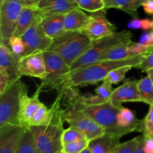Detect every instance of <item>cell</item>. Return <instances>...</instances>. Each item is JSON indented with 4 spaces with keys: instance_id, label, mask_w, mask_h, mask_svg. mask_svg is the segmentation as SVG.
Instances as JSON below:
<instances>
[{
    "instance_id": "obj_46",
    "label": "cell",
    "mask_w": 153,
    "mask_h": 153,
    "mask_svg": "<svg viewBox=\"0 0 153 153\" xmlns=\"http://www.w3.org/2000/svg\"><path fill=\"white\" fill-rule=\"evenodd\" d=\"M68 1L71 3H73V4H76V2H77V0H68Z\"/></svg>"
},
{
    "instance_id": "obj_20",
    "label": "cell",
    "mask_w": 153,
    "mask_h": 153,
    "mask_svg": "<svg viewBox=\"0 0 153 153\" xmlns=\"http://www.w3.org/2000/svg\"><path fill=\"white\" fill-rule=\"evenodd\" d=\"M91 19L90 14L85 13L82 9L77 7L64 14L65 31H84Z\"/></svg>"
},
{
    "instance_id": "obj_42",
    "label": "cell",
    "mask_w": 153,
    "mask_h": 153,
    "mask_svg": "<svg viewBox=\"0 0 153 153\" xmlns=\"http://www.w3.org/2000/svg\"><path fill=\"white\" fill-rule=\"evenodd\" d=\"M19 1H21V3L25 7H37L41 0H19Z\"/></svg>"
},
{
    "instance_id": "obj_3",
    "label": "cell",
    "mask_w": 153,
    "mask_h": 153,
    "mask_svg": "<svg viewBox=\"0 0 153 153\" xmlns=\"http://www.w3.org/2000/svg\"><path fill=\"white\" fill-rule=\"evenodd\" d=\"M91 39L83 31H65L53 39L48 50L59 55L70 67L92 45Z\"/></svg>"
},
{
    "instance_id": "obj_10",
    "label": "cell",
    "mask_w": 153,
    "mask_h": 153,
    "mask_svg": "<svg viewBox=\"0 0 153 153\" xmlns=\"http://www.w3.org/2000/svg\"><path fill=\"white\" fill-rule=\"evenodd\" d=\"M43 19H37L36 22H34L21 37L25 46V52L22 57L36 52H43L47 51L52 46L53 39L48 37L43 32L40 25V22Z\"/></svg>"
},
{
    "instance_id": "obj_43",
    "label": "cell",
    "mask_w": 153,
    "mask_h": 153,
    "mask_svg": "<svg viewBox=\"0 0 153 153\" xmlns=\"http://www.w3.org/2000/svg\"><path fill=\"white\" fill-rule=\"evenodd\" d=\"M143 134L140 135V141H139L138 145H137V148H136L135 151L134 153H144L143 150Z\"/></svg>"
},
{
    "instance_id": "obj_31",
    "label": "cell",
    "mask_w": 153,
    "mask_h": 153,
    "mask_svg": "<svg viewBox=\"0 0 153 153\" xmlns=\"http://www.w3.org/2000/svg\"><path fill=\"white\" fill-rule=\"evenodd\" d=\"M85 138H87V137L84 133H82V131H79L77 128H74V127L70 126L69 128L64 129L63 131L61 140H62L63 145L64 143H70V142L76 141V140Z\"/></svg>"
},
{
    "instance_id": "obj_28",
    "label": "cell",
    "mask_w": 153,
    "mask_h": 153,
    "mask_svg": "<svg viewBox=\"0 0 153 153\" xmlns=\"http://www.w3.org/2000/svg\"><path fill=\"white\" fill-rule=\"evenodd\" d=\"M76 4L80 9L90 13H95L106 9L105 0H77Z\"/></svg>"
},
{
    "instance_id": "obj_12",
    "label": "cell",
    "mask_w": 153,
    "mask_h": 153,
    "mask_svg": "<svg viewBox=\"0 0 153 153\" xmlns=\"http://www.w3.org/2000/svg\"><path fill=\"white\" fill-rule=\"evenodd\" d=\"M91 19L84 32L91 39L92 41L100 40L114 32L117 26L110 22L106 17V9L90 14Z\"/></svg>"
},
{
    "instance_id": "obj_37",
    "label": "cell",
    "mask_w": 153,
    "mask_h": 153,
    "mask_svg": "<svg viewBox=\"0 0 153 153\" xmlns=\"http://www.w3.org/2000/svg\"><path fill=\"white\" fill-rule=\"evenodd\" d=\"M139 43L145 46L153 47V34L152 31H146L141 34Z\"/></svg>"
},
{
    "instance_id": "obj_33",
    "label": "cell",
    "mask_w": 153,
    "mask_h": 153,
    "mask_svg": "<svg viewBox=\"0 0 153 153\" xmlns=\"http://www.w3.org/2000/svg\"><path fill=\"white\" fill-rule=\"evenodd\" d=\"M140 139V135L124 143H120V144L112 153H134L138 145Z\"/></svg>"
},
{
    "instance_id": "obj_18",
    "label": "cell",
    "mask_w": 153,
    "mask_h": 153,
    "mask_svg": "<svg viewBox=\"0 0 153 153\" xmlns=\"http://www.w3.org/2000/svg\"><path fill=\"white\" fill-rule=\"evenodd\" d=\"M122 136L106 131L104 134L91 140L88 148L93 153H112L120 144Z\"/></svg>"
},
{
    "instance_id": "obj_9",
    "label": "cell",
    "mask_w": 153,
    "mask_h": 153,
    "mask_svg": "<svg viewBox=\"0 0 153 153\" xmlns=\"http://www.w3.org/2000/svg\"><path fill=\"white\" fill-rule=\"evenodd\" d=\"M82 108L106 131L121 135L117 127V115L120 108L113 105L108 101L100 105L85 106Z\"/></svg>"
},
{
    "instance_id": "obj_2",
    "label": "cell",
    "mask_w": 153,
    "mask_h": 153,
    "mask_svg": "<svg viewBox=\"0 0 153 153\" xmlns=\"http://www.w3.org/2000/svg\"><path fill=\"white\" fill-rule=\"evenodd\" d=\"M61 96L58 95L52 104V115L50 123L45 126H29L36 145L40 153H61L64 131V109L61 105Z\"/></svg>"
},
{
    "instance_id": "obj_34",
    "label": "cell",
    "mask_w": 153,
    "mask_h": 153,
    "mask_svg": "<svg viewBox=\"0 0 153 153\" xmlns=\"http://www.w3.org/2000/svg\"><path fill=\"white\" fill-rule=\"evenodd\" d=\"M114 90L112 89V84H111L108 81L103 80L102 85L97 88H96V94H98L100 97L105 100V101H109L111 96Z\"/></svg>"
},
{
    "instance_id": "obj_40",
    "label": "cell",
    "mask_w": 153,
    "mask_h": 153,
    "mask_svg": "<svg viewBox=\"0 0 153 153\" xmlns=\"http://www.w3.org/2000/svg\"><path fill=\"white\" fill-rule=\"evenodd\" d=\"M142 7L146 14L153 16V0H145Z\"/></svg>"
},
{
    "instance_id": "obj_13",
    "label": "cell",
    "mask_w": 153,
    "mask_h": 153,
    "mask_svg": "<svg viewBox=\"0 0 153 153\" xmlns=\"http://www.w3.org/2000/svg\"><path fill=\"white\" fill-rule=\"evenodd\" d=\"M19 71L21 76L38 78L43 80L46 76V63L43 52H36L22 57L19 61Z\"/></svg>"
},
{
    "instance_id": "obj_47",
    "label": "cell",
    "mask_w": 153,
    "mask_h": 153,
    "mask_svg": "<svg viewBox=\"0 0 153 153\" xmlns=\"http://www.w3.org/2000/svg\"><path fill=\"white\" fill-rule=\"evenodd\" d=\"M110 1V0H105V3H107V2H108V1Z\"/></svg>"
},
{
    "instance_id": "obj_17",
    "label": "cell",
    "mask_w": 153,
    "mask_h": 153,
    "mask_svg": "<svg viewBox=\"0 0 153 153\" xmlns=\"http://www.w3.org/2000/svg\"><path fill=\"white\" fill-rule=\"evenodd\" d=\"M117 127L122 136L134 131L143 132V120L136 118L133 111L127 108L121 107L117 115Z\"/></svg>"
},
{
    "instance_id": "obj_30",
    "label": "cell",
    "mask_w": 153,
    "mask_h": 153,
    "mask_svg": "<svg viewBox=\"0 0 153 153\" xmlns=\"http://www.w3.org/2000/svg\"><path fill=\"white\" fill-rule=\"evenodd\" d=\"M131 68H134L132 66H123L113 70L109 73L107 78L105 80H107L112 85H117L120 82L124 80L126 75Z\"/></svg>"
},
{
    "instance_id": "obj_24",
    "label": "cell",
    "mask_w": 153,
    "mask_h": 153,
    "mask_svg": "<svg viewBox=\"0 0 153 153\" xmlns=\"http://www.w3.org/2000/svg\"><path fill=\"white\" fill-rule=\"evenodd\" d=\"M52 108H48L43 103L39 107L37 111L33 115L32 118L29 121L28 127L33 126H45L50 123L52 119Z\"/></svg>"
},
{
    "instance_id": "obj_8",
    "label": "cell",
    "mask_w": 153,
    "mask_h": 153,
    "mask_svg": "<svg viewBox=\"0 0 153 153\" xmlns=\"http://www.w3.org/2000/svg\"><path fill=\"white\" fill-rule=\"evenodd\" d=\"M23 7L19 0H3L0 3V41L8 44Z\"/></svg>"
},
{
    "instance_id": "obj_38",
    "label": "cell",
    "mask_w": 153,
    "mask_h": 153,
    "mask_svg": "<svg viewBox=\"0 0 153 153\" xmlns=\"http://www.w3.org/2000/svg\"><path fill=\"white\" fill-rule=\"evenodd\" d=\"M143 150L144 153H153V137L148 134H143Z\"/></svg>"
},
{
    "instance_id": "obj_1",
    "label": "cell",
    "mask_w": 153,
    "mask_h": 153,
    "mask_svg": "<svg viewBox=\"0 0 153 153\" xmlns=\"http://www.w3.org/2000/svg\"><path fill=\"white\" fill-rule=\"evenodd\" d=\"M143 55L124 60L100 61L94 64L71 70V72L67 75L63 91L70 87L95 85L100 82H102L107 78L108 75L111 71L118 67L123 66H132L134 68H137L141 63Z\"/></svg>"
},
{
    "instance_id": "obj_4",
    "label": "cell",
    "mask_w": 153,
    "mask_h": 153,
    "mask_svg": "<svg viewBox=\"0 0 153 153\" xmlns=\"http://www.w3.org/2000/svg\"><path fill=\"white\" fill-rule=\"evenodd\" d=\"M131 42H132V34L127 30L114 31L103 38L94 40L90 49L73 64L71 70H76L97 62L113 48L121 45L129 44Z\"/></svg>"
},
{
    "instance_id": "obj_15",
    "label": "cell",
    "mask_w": 153,
    "mask_h": 153,
    "mask_svg": "<svg viewBox=\"0 0 153 153\" xmlns=\"http://www.w3.org/2000/svg\"><path fill=\"white\" fill-rule=\"evenodd\" d=\"M137 80L128 79L112 92L109 102L117 108L122 107L123 102H143L137 88Z\"/></svg>"
},
{
    "instance_id": "obj_7",
    "label": "cell",
    "mask_w": 153,
    "mask_h": 153,
    "mask_svg": "<svg viewBox=\"0 0 153 153\" xmlns=\"http://www.w3.org/2000/svg\"><path fill=\"white\" fill-rule=\"evenodd\" d=\"M64 122L84 133L90 141L106 132L105 129L88 115L82 108L66 107L64 109Z\"/></svg>"
},
{
    "instance_id": "obj_16",
    "label": "cell",
    "mask_w": 153,
    "mask_h": 153,
    "mask_svg": "<svg viewBox=\"0 0 153 153\" xmlns=\"http://www.w3.org/2000/svg\"><path fill=\"white\" fill-rule=\"evenodd\" d=\"M43 87L40 85L32 97H28V90L22 94L20 102V109L17 117V124L28 127L29 121L42 105V102L39 100V95Z\"/></svg>"
},
{
    "instance_id": "obj_23",
    "label": "cell",
    "mask_w": 153,
    "mask_h": 153,
    "mask_svg": "<svg viewBox=\"0 0 153 153\" xmlns=\"http://www.w3.org/2000/svg\"><path fill=\"white\" fill-rule=\"evenodd\" d=\"M145 0H110L106 3V10L108 8H116L126 12L127 13L137 17V10L142 6Z\"/></svg>"
},
{
    "instance_id": "obj_36",
    "label": "cell",
    "mask_w": 153,
    "mask_h": 153,
    "mask_svg": "<svg viewBox=\"0 0 153 153\" xmlns=\"http://www.w3.org/2000/svg\"><path fill=\"white\" fill-rule=\"evenodd\" d=\"M137 69H139L145 73L149 70H153V48L143 54L141 63Z\"/></svg>"
},
{
    "instance_id": "obj_32",
    "label": "cell",
    "mask_w": 153,
    "mask_h": 153,
    "mask_svg": "<svg viewBox=\"0 0 153 153\" xmlns=\"http://www.w3.org/2000/svg\"><path fill=\"white\" fill-rule=\"evenodd\" d=\"M8 45L13 54L20 59L25 52V46L22 37L13 35L8 40Z\"/></svg>"
},
{
    "instance_id": "obj_26",
    "label": "cell",
    "mask_w": 153,
    "mask_h": 153,
    "mask_svg": "<svg viewBox=\"0 0 153 153\" xmlns=\"http://www.w3.org/2000/svg\"><path fill=\"white\" fill-rule=\"evenodd\" d=\"M16 153H40L29 128L25 131Z\"/></svg>"
},
{
    "instance_id": "obj_25",
    "label": "cell",
    "mask_w": 153,
    "mask_h": 153,
    "mask_svg": "<svg viewBox=\"0 0 153 153\" xmlns=\"http://www.w3.org/2000/svg\"><path fill=\"white\" fill-rule=\"evenodd\" d=\"M137 88L143 102L153 105V82L149 76L138 80Z\"/></svg>"
},
{
    "instance_id": "obj_11",
    "label": "cell",
    "mask_w": 153,
    "mask_h": 153,
    "mask_svg": "<svg viewBox=\"0 0 153 153\" xmlns=\"http://www.w3.org/2000/svg\"><path fill=\"white\" fill-rule=\"evenodd\" d=\"M28 127L7 123L0 126V153H16Z\"/></svg>"
},
{
    "instance_id": "obj_19",
    "label": "cell",
    "mask_w": 153,
    "mask_h": 153,
    "mask_svg": "<svg viewBox=\"0 0 153 153\" xmlns=\"http://www.w3.org/2000/svg\"><path fill=\"white\" fill-rule=\"evenodd\" d=\"M45 15L37 7L24 6L18 19L17 25L13 35L22 37V34L32 25L37 19H43Z\"/></svg>"
},
{
    "instance_id": "obj_14",
    "label": "cell",
    "mask_w": 153,
    "mask_h": 153,
    "mask_svg": "<svg viewBox=\"0 0 153 153\" xmlns=\"http://www.w3.org/2000/svg\"><path fill=\"white\" fill-rule=\"evenodd\" d=\"M19 61V58L13 55L9 45L0 41V73L7 75L11 85L20 79Z\"/></svg>"
},
{
    "instance_id": "obj_44",
    "label": "cell",
    "mask_w": 153,
    "mask_h": 153,
    "mask_svg": "<svg viewBox=\"0 0 153 153\" xmlns=\"http://www.w3.org/2000/svg\"><path fill=\"white\" fill-rule=\"evenodd\" d=\"M146 74L147 76H149L150 77V79H152V82H153V70H149L146 72Z\"/></svg>"
},
{
    "instance_id": "obj_41",
    "label": "cell",
    "mask_w": 153,
    "mask_h": 153,
    "mask_svg": "<svg viewBox=\"0 0 153 153\" xmlns=\"http://www.w3.org/2000/svg\"><path fill=\"white\" fill-rule=\"evenodd\" d=\"M142 23V30L144 31H149L153 29V19H150L149 18L141 19Z\"/></svg>"
},
{
    "instance_id": "obj_6",
    "label": "cell",
    "mask_w": 153,
    "mask_h": 153,
    "mask_svg": "<svg viewBox=\"0 0 153 153\" xmlns=\"http://www.w3.org/2000/svg\"><path fill=\"white\" fill-rule=\"evenodd\" d=\"M46 63V76L40 84L43 88H51L60 94L64 89V83L69 73L71 72V67L64 60L55 52L52 51L43 52Z\"/></svg>"
},
{
    "instance_id": "obj_35",
    "label": "cell",
    "mask_w": 153,
    "mask_h": 153,
    "mask_svg": "<svg viewBox=\"0 0 153 153\" xmlns=\"http://www.w3.org/2000/svg\"><path fill=\"white\" fill-rule=\"evenodd\" d=\"M143 131L142 134L153 137V105H149V111L144 119H143Z\"/></svg>"
},
{
    "instance_id": "obj_5",
    "label": "cell",
    "mask_w": 153,
    "mask_h": 153,
    "mask_svg": "<svg viewBox=\"0 0 153 153\" xmlns=\"http://www.w3.org/2000/svg\"><path fill=\"white\" fill-rule=\"evenodd\" d=\"M27 90L26 85L19 79L0 94V126L17 124L21 98Z\"/></svg>"
},
{
    "instance_id": "obj_48",
    "label": "cell",
    "mask_w": 153,
    "mask_h": 153,
    "mask_svg": "<svg viewBox=\"0 0 153 153\" xmlns=\"http://www.w3.org/2000/svg\"><path fill=\"white\" fill-rule=\"evenodd\" d=\"M3 1V0H0V3H1Z\"/></svg>"
},
{
    "instance_id": "obj_29",
    "label": "cell",
    "mask_w": 153,
    "mask_h": 153,
    "mask_svg": "<svg viewBox=\"0 0 153 153\" xmlns=\"http://www.w3.org/2000/svg\"><path fill=\"white\" fill-rule=\"evenodd\" d=\"M90 140L88 139H82L62 145L61 153H81L89 146Z\"/></svg>"
},
{
    "instance_id": "obj_45",
    "label": "cell",
    "mask_w": 153,
    "mask_h": 153,
    "mask_svg": "<svg viewBox=\"0 0 153 153\" xmlns=\"http://www.w3.org/2000/svg\"><path fill=\"white\" fill-rule=\"evenodd\" d=\"M81 153H93V152H92V151H91V149H90L88 147V148H87V149H85V150L82 151V152H81Z\"/></svg>"
},
{
    "instance_id": "obj_27",
    "label": "cell",
    "mask_w": 153,
    "mask_h": 153,
    "mask_svg": "<svg viewBox=\"0 0 153 153\" xmlns=\"http://www.w3.org/2000/svg\"><path fill=\"white\" fill-rule=\"evenodd\" d=\"M128 44L121 45V46L113 48L109 52L105 54L101 58L100 61H106V60H124L127 59V58L135 57L130 52L129 49L128 47Z\"/></svg>"
},
{
    "instance_id": "obj_21",
    "label": "cell",
    "mask_w": 153,
    "mask_h": 153,
    "mask_svg": "<svg viewBox=\"0 0 153 153\" xmlns=\"http://www.w3.org/2000/svg\"><path fill=\"white\" fill-rule=\"evenodd\" d=\"M37 7L45 16H47L50 14H66L79 7L68 0H41Z\"/></svg>"
},
{
    "instance_id": "obj_39",
    "label": "cell",
    "mask_w": 153,
    "mask_h": 153,
    "mask_svg": "<svg viewBox=\"0 0 153 153\" xmlns=\"http://www.w3.org/2000/svg\"><path fill=\"white\" fill-rule=\"evenodd\" d=\"M128 28L131 30H139L142 29L141 19L137 17H134L128 23Z\"/></svg>"
},
{
    "instance_id": "obj_22",
    "label": "cell",
    "mask_w": 153,
    "mask_h": 153,
    "mask_svg": "<svg viewBox=\"0 0 153 153\" xmlns=\"http://www.w3.org/2000/svg\"><path fill=\"white\" fill-rule=\"evenodd\" d=\"M43 32L54 39L65 32L64 29V14L47 15L40 22Z\"/></svg>"
},
{
    "instance_id": "obj_49",
    "label": "cell",
    "mask_w": 153,
    "mask_h": 153,
    "mask_svg": "<svg viewBox=\"0 0 153 153\" xmlns=\"http://www.w3.org/2000/svg\"><path fill=\"white\" fill-rule=\"evenodd\" d=\"M152 34H153V29L152 30Z\"/></svg>"
}]
</instances>
